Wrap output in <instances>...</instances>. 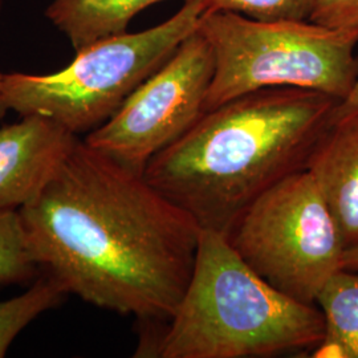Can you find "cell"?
Instances as JSON below:
<instances>
[{"label": "cell", "instance_id": "6da1fadb", "mask_svg": "<svg viewBox=\"0 0 358 358\" xmlns=\"http://www.w3.org/2000/svg\"><path fill=\"white\" fill-rule=\"evenodd\" d=\"M19 213L38 266L68 294L141 320L178 307L202 229L143 174L78 140Z\"/></svg>", "mask_w": 358, "mask_h": 358}, {"label": "cell", "instance_id": "7a4b0ae2", "mask_svg": "<svg viewBox=\"0 0 358 358\" xmlns=\"http://www.w3.org/2000/svg\"><path fill=\"white\" fill-rule=\"evenodd\" d=\"M340 103L299 88L239 96L206 110L150 159L143 177L201 229L229 235L263 192L307 169Z\"/></svg>", "mask_w": 358, "mask_h": 358}, {"label": "cell", "instance_id": "3957f363", "mask_svg": "<svg viewBox=\"0 0 358 358\" xmlns=\"http://www.w3.org/2000/svg\"><path fill=\"white\" fill-rule=\"evenodd\" d=\"M169 321L157 357H269L315 348L325 336L320 308L273 288L227 235L203 229L192 279Z\"/></svg>", "mask_w": 358, "mask_h": 358}, {"label": "cell", "instance_id": "277c9868", "mask_svg": "<svg viewBox=\"0 0 358 358\" xmlns=\"http://www.w3.org/2000/svg\"><path fill=\"white\" fill-rule=\"evenodd\" d=\"M206 10L202 0H185L164 23L100 38L77 51L57 72L4 73L0 115H43L76 136L88 134L115 115L182 41L198 31Z\"/></svg>", "mask_w": 358, "mask_h": 358}, {"label": "cell", "instance_id": "5b68a950", "mask_svg": "<svg viewBox=\"0 0 358 358\" xmlns=\"http://www.w3.org/2000/svg\"><path fill=\"white\" fill-rule=\"evenodd\" d=\"M199 32L214 53L206 110L268 88H299L341 103L358 78V35L310 20H257L206 10Z\"/></svg>", "mask_w": 358, "mask_h": 358}, {"label": "cell", "instance_id": "8992f818", "mask_svg": "<svg viewBox=\"0 0 358 358\" xmlns=\"http://www.w3.org/2000/svg\"><path fill=\"white\" fill-rule=\"evenodd\" d=\"M227 238L262 279L306 304H316L325 284L343 269L340 231L307 169L263 192Z\"/></svg>", "mask_w": 358, "mask_h": 358}, {"label": "cell", "instance_id": "52a82bcc", "mask_svg": "<svg viewBox=\"0 0 358 358\" xmlns=\"http://www.w3.org/2000/svg\"><path fill=\"white\" fill-rule=\"evenodd\" d=\"M214 69L213 50L198 29L84 141L143 174L153 157L180 138L205 113Z\"/></svg>", "mask_w": 358, "mask_h": 358}, {"label": "cell", "instance_id": "ba28073f", "mask_svg": "<svg viewBox=\"0 0 358 358\" xmlns=\"http://www.w3.org/2000/svg\"><path fill=\"white\" fill-rule=\"evenodd\" d=\"M80 137L43 115L0 128V213L31 202Z\"/></svg>", "mask_w": 358, "mask_h": 358}, {"label": "cell", "instance_id": "9c48e42d", "mask_svg": "<svg viewBox=\"0 0 358 358\" xmlns=\"http://www.w3.org/2000/svg\"><path fill=\"white\" fill-rule=\"evenodd\" d=\"M345 250L358 245V112L332 120L307 164Z\"/></svg>", "mask_w": 358, "mask_h": 358}, {"label": "cell", "instance_id": "30bf717a", "mask_svg": "<svg viewBox=\"0 0 358 358\" xmlns=\"http://www.w3.org/2000/svg\"><path fill=\"white\" fill-rule=\"evenodd\" d=\"M162 1L166 0H52L45 16L77 52L100 38L127 32L134 16Z\"/></svg>", "mask_w": 358, "mask_h": 358}, {"label": "cell", "instance_id": "8fae6325", "mask_svg": "<svg viewBox=\"0 0 358 358\" xmlns=\"http://www.w3.org/2000/svg\"><path fill=\"white\" fill-rule=\"evenodd\" d=\"M316 306L325 319V336L310 356L358 358V271L340 269L333 275Z\"/></svg>", "mask_w": 358, "mask_h": 358}, {"label": "cell", "instance_id": "7c38bea8", "mask_svg": "<svg viewBox=\"0 0 358 358\" xmlns=\"http://www.w3.org/2000/svg\"><path fill=\"white\" fill-rule=\"evenodd\" d=\"M66 294L64 287L50 275L24 294L0 301V358L7 355L13 340L24 328L41 313L59 307Z\"/></svg>", "mask_w": 358, "mask_h": 358}, {"label": "cell", "instance_id": "4fadbf2b", "mask_svg": "<svg viewBox=\"0 0 358 358\" xmlns=\"http://www.w3.org/2000/svg\"><path fill=\"white\" fill-rule=\"evenodd\" d=\"M38 267L20 213H0V282H26L36 273Z\"/></svg>", "mask_w": 358, "mask_h": 358}, {"label": "cell", "instance_id": "5bb4252c", "mask_svg": "<svg viewBox=\"0 0 358 358\" xmlns=\"http://www.w3.org/2000/svg\"><path fill=\"white\" fill-rule=\"evenodd\" d=\"M207 10L242 13L257 20H309L316 0H202Z\"/></svg>", "mask_w": 358, "mask_h": 358}, {"label": "cell", "instance_id": "9a60e30c", "mask_svg": "<svg viewBox=\"0 0 358 358\" xmlns=\"http://www.w3.org/2000/svg\"><path fill=\"white\" fill-rule=\"evenodd\" d=\"M309 20L358 35V0H316Z\"/></svg>", "mask_w": 358, "mask_h": 358}, {"label": "cell", "instance_id": "2e32d148", "mask_svg": "<svg viewBox=\"0 0 358 358\" xmlns=\"http://www.w3.org/2000/svg\"><path fill=\"white\" fill-rule=\"evenodd\" d=\"M356 112H358V78L353 90L349 93V96L336 108L332 120L341 118L344 115H352Z\"/></svg>", "mask_w": 358, "mask_h": 358}, {"label": "cell", "instance_id": "e0dca14e", "mask_svg": "<svg viewBox=\"0 0 358 358\" xmlns=\"http://www.w3.org/2000/svg\"><path fill=\"white\" fill-rule=\"evenodd\" d=\"M343 269L358 271V245L345 250L343 259Z\"/></svg>", "mask_w": 358, "mask_h": 358}, {"label": "cell", "instance_id": "ac0fdd59", "mask_svg": "<svg viewBox=\"0 0 358 358\" xmlns=\"http://www.w3.org/2000/svg\"><path fill=\"white\" fill-rule=\"evenodd\" d=\"M3 76H4V73H1V72H0V87H1V81H3Z\"/></svg>", "mask_w": 358, "mask_h": 358}, {"label": "cell", "instance_id": "d6986e66", "mask_svg": "<svg viewBox=\"0 0 358 358\" xmlns=\"http://www.w3.org/2000/svg\"><path fill=\"white\" fill-rule=\"evenodd\" d=\"M3 1H4V0H0V8H1V6H3Z\"/></svg>", "mask_w": 358, "mask_h": 358}]
</instances>
